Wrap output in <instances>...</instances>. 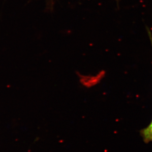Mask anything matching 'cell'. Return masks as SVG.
Returning <instances> with one entry per match:
<instances>
[{
  "instance_id": "obj_2",
  "label": "cell",
  "mask_w": 152,
  "mask_h": 152,
  "mask_svg": "<svg viewBox=\"0 0 152 152\" xmlns=\"http://www.w3.org/2000/svg\"><path fill=\"white\" fill-rule=\"evenodd\" d=\"M147 32H148V36L150 38V40L151 42V45H152V32L149 29H147Z\"/></svg>"
},
{
  "instance_id": "obj_1",
  "label": "cell",
  "mask_w": 152,
  "mask_h": 152,
  "mask_svg": "<svg viewBox=\"0 0 152 152\" xmlns=\"http://www.w3.org/2000/svg\"><path fill=\"white\" fill-rule=\"evenodd\" d=\"M140 134L145 143L152 142V120L148 126L140 131Z\"/></svg>"
},
{
  "instance_id": "obj_3",
  "label": "cell",
  "mask_w": 152,
  "mask_h": 152,
  "mask_svg": "<svg viewBox=\"0 0 152 152\" xmlns=\"http://www.w3.org/2000/svg\"><path fill=\"white\" fill-rule=\"evenodd\" d=\"M117 1H118V0H117Z\"/></svg>"
}]
</instances>
